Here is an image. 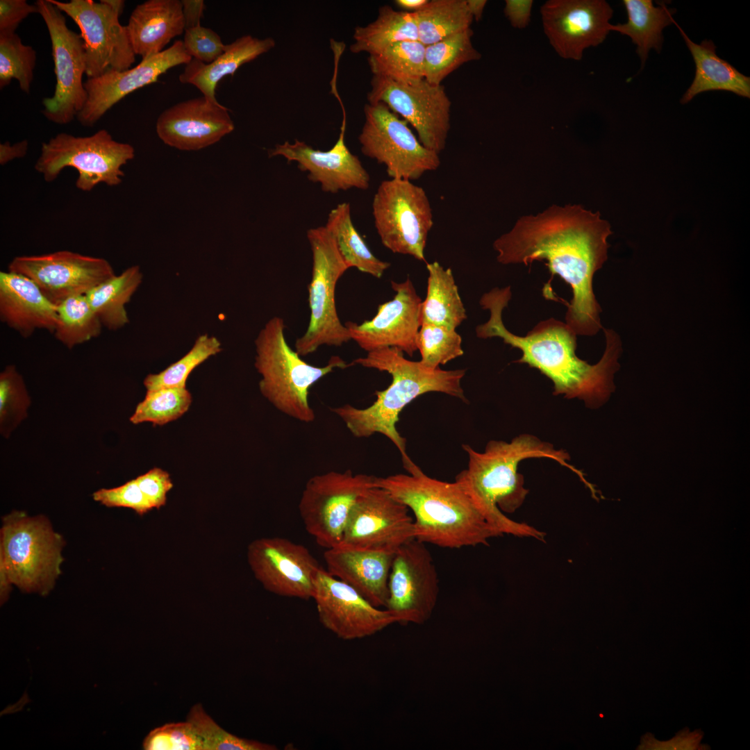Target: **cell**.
I'll use <instances>...</instances> for the list:
<instances>
[{
	"label": "cell",
	"instance_id": "obj_48",
	"mask_svg": "<svg viewBox=\"0 0 750 750\" xmlns=\"http://www.w3.org/2000/svg\"><path fill=\"white\" fill-rule=\"evenodd\" d=\"M183 42L192 59L205 63L214 61L223 53L226 46L215 31L201 24L185 29Z\"/></svg>",
	"mask_w": 750,
	"mask_h": 750
},
{
	"label": "cell",
	"instance_id": "obj_44",
	"mask_svg": "<svg viewBox=\"0 0 750 750\" xmlns=\"http://www.w3.org/2000/svg\"><path fill=\"white\" fill-rule=\"evenodd\" d=\"M194 727L205 750H276L275 745L249 740L222 728L207 714L201 703L194 704L187 715Z\"/></svg>",
	"mask_w": 750,
	"mask_h": 750
},
{
	"label": "cell",
	"instance_id": "obj_46",
	"mask_svg": "<svg viewBox=\"0 0 750 750\" xmlns=\"http://www.w3.org/2000/svg\"><path fill=\"white\" fill-rule=\"evenodd\" d=\"M142 747L145 750H205L201 738L187 719L151 730L144 739Z\"/></svg>",
	"mask_w": 750,
	"mask_h": 750
},
{
	"label": "cell",
	"instance_id": "obj_41",
	"mask_svg": "<svg viewBox=\"0 0 750 750\" xmlns=\"http://www.w3.org/2000/svg\"><path fill=\"white\" fill-rule=\"evenodd\" d=\"M192 397L186 388H161L147 392L130 417L133 424L151 422L162 426L183 416L190 408Z\"/></svg>",
	"mask_w": 750,
	"mask_h": 750
},
{
	"label": "cell",
	"instance_id": "obj_25",
	"mask_svg": "<svg viewBox=\"0 0 750 750\" xmlns=\"http://www.w3.org/2000/svg\"><path fill=\"white\" fill-rule=\"evenodd\" d=\"M234 128L228 109L204 96L165 109L156 125L157 135L165 144L182 151H197L211 146Z\"/></svg>",
	"mask_w": 750,
	"mask_h": 750
},
{
	"label": "cell",
	"instance_id": "obj_2",
	"mask_svg": "<svg viewBox=\"0 0 750 750\" xmlns=\"http://www.w3.org/2000/svg\"><path fill=\"white\" fill-rule=\"evenodd\" d=\"M511 297L510 286L494 288L482 295L480 305L490 315L485 323L476 326V336L497 337L519 349L522 357L515 362L527 364L549 378L553 384V394L578 399L590 408L607 402L615 390L614 376L620 367L619 335L613 329L603 328L604 352L597 363L590 365L576 356L577 335L566 323L550 318L539 322L525 336L510 332L503 324L502 312Z\"/></svg>",
	"mask_w": 750,
	"mask_h": 750
},
{
	"label": "cell",
	"instance_id": "obj_13",
	"mask_svg": "<svg viewBox=\"0 0 750 750\" xmlns=\"http://www.w3.org/2000/svg\"><path fill=\"white\" fill-rule=\"evenodd\" d=\"M35 4L48 29L56 79L53 94L42 100V113L51 122L67 124L88 99L83 82L86 72L83 41L68 28L63 12L49 0H38Z\"/></svg>",
	"mask_w": 750,
	"mask_h": 750
},
{
	"label": "cell",
	"instance_id": "obj_18",
	"mask_svg": "<svg viewBox=\"0 0 750 750\" xmlns=\"http://www.w3.org/2000/svg\"><path fill=\"white\" fill-rule=\"evenodd\" d=\"M412 539L414 519L409 508L388 491L375 485L354 505L340 546L395 553Z\"/></svg>",
	"mask_w": 750,
	"mask_h": 750
},
{
	"label": "cell",
	"instance_id": "obj_36",
	"mask_svg": "<svg viewBox=\"0 0 750 750\" xmlns=\"http://www.w3.org/2000/svg\"><path fill=\"white\" fill-rule=\"evenodd\" d=\"M418 40L425 46L466 31L474 21L466 0H431L412 12Z\"/></svg>",
	"mask_w": 750,
	"mask_h": 750
},
{
	"label": "cell",
	"instance_id": "obj_10",
	"mask_svg": "<svg viewBox=\"0 0 750 750\" xmlns=\"http://www.w3.org/2000/svg\"><path fill=\"white\" fill-rule=\"evenodd\" d=\"M372 214L377 233L387 249L425 261L424 249L433 221L422 188L406 179L382 181L374 196Z\"/></svg>",
	"mask_w": 750,
	"mask_h": 750
},
{
	"label": "cell",
	"instance_id": "obj_9",
	"mask_svg": "<svg viewBox=\"0 0 750 750\" xmlns=\"http://www.w3.org/2000/svg\"><path fill=\"white\" fill-rule=\"evenodd\" d=\"M307 238L312 257L308 285L310 319L303 335L297 339L294 349L301 357L323 345L340 347L351 340L335 306L337 283L349 267L325 226L309 229Z\"/></svg>",
	"mask_w": 750,
	"mask_h": 750
},
{
	"label": "cell",
	"instance_id": "obj_31",
	"mask_svg": "<svg viewBox=\"0 0 750 750\" xmlns=\"http://www.w3.org/2000/svg\"><path fill=\"white\" fill-rule=\"evenodd\" d=\"M628 20L624 24H612L610 31L628 36L636 45L642 66L645 64L651 49L660 52L663 38L662 31L674 23L673 14L676 10L669 8L664 3L654 6L651 0H623Z\"/></svg>",
	"mask_w": 750,
	"mask_h": 750
},
{
	"label": "cell",
	"instance_id": "obj_16",
	"mask_svg": "<svg viewBox=\"0 0 750 750\" xmlns=\"http://www.w3.org/2000/svg\"><path fill=\"white\" fill-rule=\"evenodd\" d=\"M385 609L400 624H424L437 604L439 578L425 543L412 539L395 552Z\"/></svg>",
	"mask_w": 750,
	"mask_h": 750
},
{
	"label": "cell",
	"instance_id": "obj_56",
	"mask_svg": "<svg viewBox=\"0 0 750 750\" xmlns=\"http://www.w3.org/2000/svg\"><path fill=\"white\" fill-rule=\"evenodd\" d=\"M108 5H110L115 10L119 12L120 15L122 13L125 1L122 0H104Z\"/></svg>",
	"mask_w": 750,
	"mask_h": 750
},
{
	"label": "cell",
	"instance_id": "obj_47",
	"mask_svg": "<svg viewBox=\"0 0 750 750\" xmlns=\"http://www.w3.org/2000/svg\"><path fill=\"white\" fill-rule=\"evenodd\" d=\"M92 497L94 501L106 507L131 508L139 515H143L153 508L142 493L135 478L117 488L97 490L93 493Z\"/></svg>",
	"mask_w": 750,
	"mask_h": 750
},
{
	"label": "cell",
	"instance_id": "obj_1",
	"mask_svg": "<svg viewBox=\"0 0 750 750\" xmlns=\"http://www.w3.org/2000/svg\"><path fill=\"white\" fill-rule=\"evenodd\" d=\"M610 224L599 212L581 205H556L543 212L522 217L493 247L503 265L547 261L572 290L566 324L576 335L592 336L602 328L601 308L593 291V278L608 259Z\"/></svg>",
	"mask_w": 750,
	"mask_h": 750
},
{
	"label": "cell",
	"instance_id": "obj_3",
	"mask_svg": "<svg viewBox=\"0 0 750 750\" xmlns=\"http://www.w3.org/2000/svg\"><path fill=\"white\" fill-rule=\"evenodd\" d=\"M467 453V468L460 472L455 481L471 498L488 522L502 535L533 538L544 540L545 533L535 528L513 521L504 512L512 513L524 503L528 490L524 476L518 472L519 464L531 458H547L569 468L588 487L582 472L569 464V456L564 450L542 441L531 434H521L510 442L490 440L483 452L462 444Z\"/></svg>",
	"mask_w": 750,
	"mask_h": 750
},
{
	"label": "cell",
	"instance_id": "obj_33",
	"mask_svg": "<svg viewBox=\"0 0 750 750\" xmlns=\"http://www.w3.org/2000/svg\"><path fill=\"white\" fill-rule=\"evenodd\" d=\"M353 38L352 53L364 52L371 56L401 42L418 40V33L412 12L383 6L374 21L355 28Z\"/></svg>",
	"mask_w": 750,
	"mask_h": 750
},
{
	"label": "cell",
	"instance_id": "obj_17",
	"mask_svg": "<svg viewBox=\"0 0 750 750\" xmlns=\"http://www.w3.org/2000/svg\"><path fill=\"white\" fill-rule=\"evenodd\" d=\"M8 269L31 278L56 305L73 296L85 295L116 275L107 260L67 250L16 256Z\"/></svg>",
	"mask_w": 750,
	"mask_h": 750
},
{
	"label": "cell",
	"instance_id": "obj_6",
	"mask_svg": "<svg viewBox=\"0 0 750 750\" xmlns=\"http://www.w3.org/2000/svg\"><path fill=\"white\" fill-rule=\"evenodd\" d=\"M285 322L272 317L256 340L255 367L261 376L259 390L278 411L303 423L315 419L310 405V388L337 369L348 367L340 356H332L322 367L312 365L301 358L288 344Z\"/></svg>",
	"mask_w": 750,
	"mask_h": 750
},
{
	"label": "cell",
	"instance_id": "obj_40",
	"mask_svg": "<svg viewBox=\"0 0 750 750\" xmlns=\"http://www.w3.org/2000/svg\"><path fill=\"white\" fill-rule=\"evenodd\" d=\"M220 341L208 334L199 335L191 349L181 358L158 374L146 376L143 383L147 392L161 388H186L191 372L211 356L222 351Z\"/></svg>",
	"mask_w": 750,
	"mask_h": 750
},
{
	"label": "cell",
	"instance_id": "obj_29",
	"mask_svg": "<svg viewBox=\"0 0 750 750\" xmlns=\"http://www.w3.org/2000/svg\"><path fill=\"white\" fill-rule=\"evenodd\" d=\"M275 44V40L270 37L259 39L251 35L241 36L226 44L223 53L210 63L192 58L179 75V81L195 86L203 96L218 102L215 97L217 83L224 76H233L242 65L268 52Z\"/></svg>",
	"mask_w": 750,
	"mask_h": 750
},
{
	"label": "cell",
	"instance_id": "obj_27",
	"mask_svg": "<svg viewBox=\"0 0 750 750\" xmlns=\"http://www.w3.org/2000/svg\"><path fill=\"white\" fill-rule=\"evenodd\" d=\"M0 318L24 338L40 329L53 333L58 322L57 305L27 276L8 270L1 272Z\"/></svg>",
	"mask_w": 750,
	"mask_h": 750
},
{
	"label": "cell",
	"instance_id": "obj_14",
	"mask_svg": "<svg viewBox=\"0 0 750 750\" xmlns=\"http://www.w3.org/2000/svg\"><path fill=\"white\" fill-rule=\"evenodd\" d=\"M367 100L371 104L384 103L401 115L415 129L426 148L438 153L445 148L451 102L442 84L433 85L425 79L401 83L373 75Z\"/></svg>",
	"mask_w": 750,
	"mask_h": 750
},
{
	"label": "cell",
	"instance_id": "obj_45",
	"mask_svg": "<svg viewBox=\"0 0 750 750\" xmlns=\"http://www.w3.org/2000/svg\"><path fill=\"white\" fill-rule=\"evenodd\" d=\"M31 398L15 366L0 374V432L6 438L26 417Z\"/></svg>",
	"mask_w": 750,
	"mask_h": 750
},
{
	"label": "cell",
	"instance_id": "obj_49",
	"mask_svg": "<svg viewBox=\"0 0 750 750\" xmlns=\"http://www.w3.org/2000/svg\"><path fill=\"white\" fill-rule=\"evenodd\" d=\"M135 479L153 508L160 509L165 506L167 493L174 486L167 472L159 467H153Z\"/></svg>",
	"mask_w": 750,
	"mask_h": 750
},
{
	"label": "cell",
	"instance_id": "obj_35",
	"mask_svg": "<svg viewBox=\"0 0 750 750\" xmlns=\"http://www.w3.org/2000/svg\"><path fill=\"white\" fill-rule=\"evenodd\" d=\"M337 248L349 268L381 278L390 266L376 258L355 228L349 203H341L329 212L325 225Z\"/></svg>",
	"mask_w": 750,
	"mask_h": 750
},
{
	"label": "cell",
	"instance_id": "obj_30",
	"mask_svg": "<svg viewBox=\"0 0 750 750\" xmlns=\"http://www.w3.org/2000/svg\"><path fill=\"white\" fill-rule=\"evenodd\" d=\"M677 27L695 63L694 78L681 99L683 104L696 95L708 91L724 90L750 98V78L740 73L732 65L719 58L711 40L696 44L678 25Z\"/></svg>",
	"mask_w": 750,
	"mask_h": 750
},
{
	"label": "cell",
	"instance_id": "obj_19",
	"mask_svg": "<svg viewBox=\"0 0 750 750\" xmlns=\"http://www.w3.org/2000/svg\"><path fill=\"white\" fill-rule=\"evenodd\" d=\"M247 558L255 577L269 592L312 599L322 567L305 546L283 538H260L248 546Z\"/></svg>",
	"mask_w": 750,
	"mask_h": 750
},
{
	"label": "cell",
	"instance_id": "obj_55",
	"mask_svg": "<svg viewBox=\"0 0 750 750\" xmlns=\"http://www.w3.org/2000/svg\"><path fill=\"white\" fill-rule=\"evenodd\" d=\"M468 10L473 17V19L476 22L481 20L485 7L487 4L486 0H466Z\"/></svg>",
	"mask_w": 750,
	"mask_h": 750
},
{
	"label": "cell",
	"instance_id": "obj_22",
	"mask_svg": "<svg viewBox=\"0 0 750 750\" xmlns=\"http://www.w3.org/2000/svg\"><path fill=\"white\" fill-rule=\"evenodd\" d=\"M393 299L380 304L370 320L361 324L347 322L351 340L367 352L394 347L412 356L417 350V336L421 322L422 299L411 280L391 281Z\"/></svg>",
	"mask_w": 750,
	"mask_h": 750
},
{
	"label": "cell",
	"instance_id": "obj_37",
	"mask_svg": "<svg viewBox=\"0 0 750 750\" xmlns=\"http://www.w3.org/2000/svg\"><path fill=\"white\" fill-rule=\"evenodd\" d=\"M472 35L470 28L426 46L424 79L431 84L440 85L463 64L479 60L481 55L472 44Z\"/></svg>",
	"mask_w": 750,
	"mask_h": 750
},
{
	"label": "cell",
	"instance_id": "obj_5",
	"mask_svg": "<svg viewBox=\"0 0 750 750\" xmlns=\"http://www.w3.org/2000/svg\"><path fill=\"white\" fill-rule=\"evenodd\" d=\"M375 485L388 491L414 514L415 538L442 548L488 545L503 535L490 524L456 483L431 478L422 469L376 477Z\"/></svg>",
	"mask_w": 750,
	"mask_h": 750
},
{
	"label": "cell",
	"instance_id": "obj_15",
	"mask_svg": "<svg viewBox=\"0 0 750 750\" xmlns=\"http://www.w3.org/2000/svg\"><path fill=\"white\" fill-rule=\"evenodd\" d=\"M76 24L83 41L88 78L131 68L135 60L121 15L104 0H49Z\"/></svg>",
	"mask_w": 750,
	"mask_h": 750
},
{
	"label": "cell",
	"instance_id": "obj_12",
	"mask_svg": "<svg viewBox=\"0 0 750 750\" xmlns=\"http://www.w3.org/2000/svg\"><path fill=\"white\" fill-rule=\"evenodd\" d=\"M376 476L331 471L307 481L299 503L306 531L322 547L341 544L351 512L359 498L375 486Z\"/></svg>",
	"mask_w": 750,
	"mask_h": 750
},
{
	"label": "cell",
	"instance_id": "obj_38",
	"mask_svg": "<svg viewBox=\"0 0 750 750\" xmlns=\"http://www.w3.org/2000/svg\"><path fill=\"white\" fill-rule=\"evenodd\" d=\"M425 45L419 40L403 41L381 52L369 56L373 75L401 83L412 84L424 79Z\"/></svg>",
	"mask_w": 750,
	"mask_h": 750
},
{
	"label": "cell",
	"instance_id": "obj_52",
	"mask_svg": "<svg viewBox=\"0 0 750 750\" xmlns=\"http://www.w3.org/2000/svg\"><path fill=\"white\" fill-rule=\"evenodd\" d=\"M185 29L200 25L205 3L202 0H182Z\"/></svg>",
	"mask_w": 750,
	"mask_h": 750
},
{
	"label": "cell",
	"instance_id": "obj_21",
	"mask_svg": "<svg viewBox=\"0 0 750 750\" xmlns=\"http://www.w3.org/2000/svg\"><path fill=\"white\" fill-rule=\"evenodd\" d=\"M312 599L321 624L344 640L367 638L397 623L385 608L374 606L322 567L315 581Z\"/></svg>",
	"mask_w": 750,
	"mask_h": 750
},
{
	"label": "cell",
	"instance_id": "obj_39",
	"mask_svg": "<svg viewBox=\"0 0 750 750\" xmlns=\"http://www.w3.org/2000/svg\"><path fill=\"white\" fill-rule=\"evenodd\" d=\"M58 322L55 338L72 349L98 337L102 324L85 295L71 297L57 305Z\"/></svg>",
	"mask_w": 750,
	"mask_h": 750
},
{
	"label": "cell",
	"instance_id": "obj_50",
	"mask_svg": "<svg viewBox=\"0 0 750 750\" xmlns=\"http://www.w3.org/2000/svg\"><path fill=\"white\" fill-rule=\"evenodd\" d=\"M32 13H38L35 4L26 0L0 1V34L15 33L20 23Z\"/></svg>",
	"mask_w": 750,
	"mask_h": 750
},
{
	"label": "cell",
	"instance_id": "obj_51",
	"mask_svg": "<svg viewBox=\"0 0 750 750\" xmlns=\"http://www.w3.org/2000/svg\"><path fill=\"white\" fill-rule=\"evenodd\" d=\"M533 5L532 0H506L504 15L512 27L524 28L531 22Z\"/></svg>",
	"mask_w": 750,
	"mask_h": 750
},
{
	"label": "cell",
	"instance_id": "obj_4",
	"mask_svg": "<svg viewBox=\"0 0 750 750\" xmlns=\"http://www.w3.org/2000/svg\"><path fill=\"white\" fill-rule=\"evenodd\" d=\"M353 364L386 372L392 376V382L386 389L376 391L375 401L365 408L344 404L331 408V411L356 438H368L375 433L385 435L399 451L408 473L417 472L421 469L408 456L406 440L397 429L399 415L417 397L431 392L444 393L467 402L461 386L465 370L431 368L420 360L406 359L401 350L394 347L369 351L365 357L355 359Z\"/></svg>",
	"mask_w": 750,
	"mask_h": 750
},
{
	"label": "cell",
	"instance_id": "obj_28",
	"mask_svg": "<svg viewBox=\"0 0 750 750\" xmlns=\"http://www.w3.org/2000/svg\"><path fill=\"white\" fill-rule=\"evenodd\" d=\"M126 28L135 55L145 59L157 54L185 31L182 2L148 0L140 3L131 12Z\"/></svg>",
	"mask_w": 750,
	"mask_h": 750
},
{
	"label": "cell",
	"instance_id": "obj_43",
	"mask_svg": "<svg viewBox=\"0 0 750 750\" xmlns=\"http://www.w3.org/2000/svg\"><path fill=\"white\" fill-rule=\"evenodd\" d=\"M421 362L431 368L463 355L462 338L456 329L429 323L422 324L417 336Z\"/></svg>",
	"mask_w": 750,
	"mask_h": 750
},
{
	"label": "cell",
	"instance_id": "obj_53",
	"mask_svg": "<svg viewBox=\"0 0 750 750\" xmlns=\"http://www.w3.org/2000/svg\"><path fill=\"white\" fill-rule=\"evenodd\" d=\"M28 142L23 140L10 145L9 142L0 144V164L4 165L8 162L24 157L27 152Z\"/></svg>",
	"mask_w": 750,
	"mask_h": 750
},
{
	"label": "cell",
	"instance_id": "obj_26",
	"mask_svg": "<svg viewBox=\"0 0 750 750\" xmlns=\"http://www.w3.org/2000/svg\"><path fill=\"white\" fill-rule=\"evenodd\" d=\"M395 553L349 548L327 549V572L350 585L374 606H386L388 580Z\"/></svg>",
	"mask_w": 750,
	"mask_h": 750
},
{
	"label": "cell",
	"instance_id": "obj_24",
	"mask_svg": "<svg viewBox=\"0 0 750 750\" xmlns=\"http://www.w3.org/2000/svg\"><path fill=\"white\" fill-rule=\"evenodd\" d=\"M343 119L339 138L327 151L315 149L303 141L278 144L269 151V156H283L288 162L294 161L298 167L308 173V178L319 183L323 191L336 193L351 188L366 190L369 185V175L357 156L353 154L345 143L346 114L343 106Z\"/></svg>",
	"mask_w": 750,
	"mask_h": 750
},
{
	"label": "cell",
	"instance_id": "obj_32",
	"mask_svg": "<svg viewBox=\"0 0 750 750\" xmlns=\"http://www.w3.org/2000/svg\"><path fill=\"white\" fill-rule=\"evenodd\" d=\"M426 269L427 292L421 306L422 324L456 329L467 319V314L452 271L438 262L426 263Z\"/></svg>",
	"mask_w": 750,
	"mask_h": 750
},
{
	"label": "cell",
	"instance_id": "obj_54",
	"mask_svg": "<svg viewBox=\"0 0 750 750\" xmlns=\"http://www.w3.org/2000/svg\"><path fill=\"white\" fill-rule=\"evenodd\" d=\"M428 0H396L395 4L398 8L408 12H415L425 6Z\"/></svg>",
	"mask_w": 750,
	"mask_h": 750
},
{
	"label": "cell",
	"instance_id": "obj_42",
	"mask_svg": "<svg viewBox=\"0 0 750 750\" xmlns=\"http://www.w3.org/2000/svg\"><path fill=\"white\" fill-rule=\"evenodd\" d=\"M37 53L29 45L23 44L15 33L0 34V88L17 81L25 93L31 91L36 65Z\"/></svg>",
	"mask_w": 750,
	"mask_h": 750
},
{
	"label": "cell",
	"instance_id": "obj_20",
	"mask_svg": "<svg viewBox=\"0 0 750 750\" xmlns=\"http://www.w3.org/2000/svg\"><path fill=\"white\" fill-rule=\"evenodd\" d=\"M544 32L557 54L581 60L609 33L613 9L605 0H549L540 8Z\"/></svg>",
	"mask_w": 750,
	"mask_h": 750
},
{
	"label": "cell",
	"instance_id": "obj_8",
	"mask_svg": "<svg viewBox=\"0 0 750 750\" xmlns=\"http://www.w3.org/2000/svg\"><path fill=\"white\" fill-rule=\"evenodd\" d=\"M135 156L133 146L115 140L106 129L88 136L60 133L43 142L35 170L47 182L53 181L66 167L77 170L78 189L89 192L99 183H121L122 167Z\"/></svg>",
	"mask_w": 750,
	"mask_h": 750
},
{
	"label": "cell",
	"instance_id": "obj_7",
	"mask_svg": "<svg viewBox=\"0 0 750 750\" xmlns=\"http://www.w3.org/2000/svg\"><path fill=\"white\" fill-rule=\"evenodd\" d=\"M64 540L44 515L13 511L2 518L0 565L24 592L46 596L60 574Z\"/></svg>",
	"mask_w": 750,
	"mask_h": 750
},
{
	"label": "cell",
	"instance_id": "obj_23",
	"mask_svg": "<svg viewBox=\"0 0 750 750\" xmlns=\"http://www.w3.org/2000/svg\"><path fill=\"white\" fill-rule=\"evenodd\" d=\"M192 60L183 40H176L162 51L151 56L134 67L111 71L85 82L87 101L76 119L84 126H93L114 105L128 94L156 82L171 68L187 65Z\"/></svg>",
	"mask_w": 750,
	"mask_h": 750
},
{
	"label": "cell",
	"instance_id": "obj_34",
	"mask_svg": "<svg viewBox=\"0 0 750 750\" xmlns=\"http://www.w3.org/2000/svg\"><path fill=\"white\" fill-rule=\"evenodd\" d=\"M138 265L128 267L90 290L85 297L103 326L115 331L128 323L125 308L142 281Z\"/></svg>",
	"mask_w": 750,
	"mask_h": 750
},
{
	"label": "cell",
	"instance_id": "obj_11",
	"mask_svg": "<svg viewBox=\"0 0 750 750\" xmlns=\"http://www.w3.org/2000/svg\"><path fill=\"white\" fill-rule=\"evenodd\" d=\"M358 140L362 153L383 164L391 178L416 180L440 165L439 153L426 148L408 127L382 103H367Z\"/></svg>",
	"mask_w": 750,
	"mask_h": 750
}]
</instances>
